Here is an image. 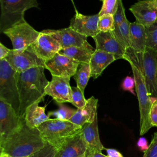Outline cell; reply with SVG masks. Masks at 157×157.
<instances>
[{"instance_id": "6", "label": "cell", "mask_w": 157, "mask_h": 157, "mask_svg": "<svg viewBox=\"0 0 157 157\" xmlns=\"http://www.w3.org/2000/svg\"><path fill=\"white\" fill-rule=\"evenodd\" d=\"M0 33L25 21V12L29 9L38 7L37 0H0Z\"/></svg>"}, {"instance_id": "4", "label": "cell", "mask_w": 157, "mask_h": 157, "mask_svg": "<svg viewBox=\"0 0 157 157\" xmlns=\"http://www.w3.org/2000/svg\"><path fill=\"white\" fill-rule=\"evenodd\" d=\"M45 141L58 150L67 140L80 132L82 126L68 120L49 118L38 128Z\"/></svg>"}, {"instance_id": "14", "label": "cell", "mask_w": 157, "mask_h": 157, "mask_svg": "<svg viewBox=\"0 0 157 157\" xmlns=\"http://www.w3.org/2000/svg\"><path fill=\"white\" fill-rule=\"evenodd\" d=\"M129 10L136 21L145 27L157 21V2L155 0H139L130 7Z\"/></svg>"}, {"instance_id": "19", "label": "cell", "mask_w": 157, "mask_h": 157, "mask_svg": "<svg viewBox=\"0 0 157 157\" xmlns=\"http://www.w3.org/2000/svg\"><path fill=\"white\" fill-rule=\"evenodd\" d=\"M57 157H88L87 147L81 131L57 150Z\"/></svg>"}, {"instance_id": "3", "label": "cell", "mask_w": 157, "mask_h": 157, "mask_svg": "<svg viewBox=\"0 0 157 157\" xmlns=\"http://www.w3.org/2000/svg\"><path fill=\"white\" fill-rule=\"evenodd\" d=\"M124 59L141 72L149 94L157 99V52L148 48L144 52H136L129 47Z\"/></svg>"}, {"instance_id": "25", "label": "cell", "mask_w": 157, "mask_h": 157, "mask_svg": "<svg viewBox=\"0 0 157 157\" xmlns=\"http://www.w3.org/2000/svg\"><path fill=\"white\" fill-rule=\"evenodd\" d=\"M130 23L128 19L121 24L115 26L112 31L113 35L117 40L126 50L130 47L129 42V25Z\"/></svg>"}, {"instance_id": "40", "label": "cell", "mask_w": 157, "mask_h": 157, "mask_svg": "<svg viewBox=\"0 0 157 157\" xmlns=\"http://www.w3.org/2000/svg\"><path fill=\"white\" fill-rule=\"evenodd\" d=\"M91 157H107L106 155H103L102 153H94Z\"/></svg>"}, {"instance_id": "17", "label": "cell", "mask_w": 157, "mask_h": 157, "mask_svg": "<svg viewBox=\"0 0 157 157\" xmlns=\"http://www.w3.org/2000/svg\"><path fill=\"white\" fill-rule=\"evenodd\" d=\"M81 133L87 147L88 157H91L95 153H101L105 150L102 144L98 131V115L92 123H86L82 126Z\"/></svg>"}, {"instance_id": "18", "label": "cell", "mask_w": 157, "mask_h": 157, "mask_svg": "<svg viewBox=\"0 0 157 157\" xmlns=\"http://www.w3.org/2000/svg\"><path fill=\"white\" fill-rule=\"evenodd\" d=\"M55 31L59 37L62 48L77 47L85 48L94 52L96 49L88 42L87 37L76 32L69 26Z\"/></svg>"}, {"instance_id": "29", "label": "cell", "mask_w": 157, "mask_h": 157, "mask_svg": "<svg viewBox=\"0 0 157 157\" xmlns=\"http://www.w3.org/2000/svg\"><path fill=\"white\" fill-rule=\"evenodd\" d=\"M98 28L100 32L112 31L115 28L113 15L111 14H105L99 16Z\"/></svg>"}, {"instance_id": "9", "label": "cell", "mask_w": 157, "mask_h": 157, "mask_svg": "<svg viewBox=\"0 0 157 157\" xmlns=\"http://www.w3.org/2000/svg\"><path fill=\"white\" fill-rule=\"evenodd\" d=\"M3 33L10 39L13 49L21 50L30 47L36 41L40 32L25 20L6 29Z\"/></svg>"}, {"instance_id": "26", "label": "cell", "mask_w": 157, "mask_h": 157, "mask_svg": "<svg viewBox=\"0 0 157 157\" xmlns=\"http://www.w3.org/2000/svg\"><path fill=\"white\" fill-rule=\"evenodd\" d=\"M73 77L76 82L77 86L84 93L85 89L91 77L90 63H80Z\"/></svg>"}, {"instance_id": "2", "label": "cell", "mask_w": 157, "mask_h": 157, "mask_svg": "<svg viewBox=\"0 0 157 157\" xmlns=\"http://www.w3.org/2000/svg\"><path fill=\"white\" fill-rule=\"evenodd\" d=\"M44 67H35L24 72H17L20 107V116L23 117L26 109L35 102L44 101L45 89L48 83Z\"/></svg>"}, {"instance_id": "31", "label": "cell", "mask_w": 157, "mask_h": 157, "mask_svg": "<svg viewBox=\"0 0 157 157\" xmlns=\"http://www.w3.org/2000/svg\"><path fill=\"white\" fill-rule=\"evenodd\" d=\"M29 157H57V150L46 142L45 145L42 149Z\"/></svg>"}, {"instance_id": "8", "label": "cell", "mask_w": 157, "mask_h": 157, "mask_svg": "<svg viewBox=\"0 0 157 157\" xmlns=\"http://www.w3.org/2000/svg\"><path fill=\"white\" fill-rule=\"evenodd\" d=\"M30 47L45 62L52 58L62 49L59 37L54 29L40 31L36 41Z\"/></svg>"}, {"instance_id": "36", "label": "cell", "mask_w": 157, "mask_h": 157, "mask_svg": "<svg viewBox=\"0 0 157 157\" xmlns=\"http://www.w3.org/2000/svg\"><path fill=\"white\" fill-rule=\"evenodd\" d=\"M150 120L152 126L157 127V100L153 102L151 107Z\"/></svg>"}, {"instance_id": "1", "label": "cell", "mask_w": 157, "mask_h": 157, "mask_svg": "<svg viewBox=\"0 0 157 157\" xmlns=\"http://www.w3.org/2000/svg\"><path fill=\"white\" fill-rule=\"evenodd\" d=\"M21 126L7 139L0 144L1 153L12 157H29L46 144L37 128L29 126L21 117Z\"/></svg>"}, {"instance_id": "32", "label": "cell", "mask_w": 157, "mask_h": 157, "mask_svg": "<svg viewBox=\"0 0 157 157\" xmlns=\"http://www.w3.org/2000/svg\"><path fill=\"white\" fill-rule=\"evenodd\" d=\"M117 0H102V6L98 13L99 16L105 14L113 15L117 7Z\"/></svg>"}, {"instance_id": "11", "label": "cell", "mask_w": 157, "mask_h": 157, "mask_svg": "<svg viewBox=\"0 0 157 157\" xmlns=\"http://www.w3.org/2000/svg\"><path fill=\"white\" fill-rule=\"evenodd\" d=\"M21 123V117L12 105L0 99V144L18 129Z\"/></svg>"}, {"instance_id": "23", "label": "cell", "mask_w": 157, "mask_h": 157, "mask_svg": "<svg viewBox=\"0 0 157 157\" xmlns=\"http://www.w3.org/2000/svg\"><path fill=\"white\" fill-rule=\"evenodd\" d=\"M39 103L37 102L29 105L23 116L26 123L33 128H38L50 118L45 113V107L39 106Z\"/></svg>"}, {"instance_id": "33", "label": "cell", "mask_w": 157, "mask_h": 157, "mask_svg": "<svg viewBox=\"0 0 157 157\" xmlns=\"http://www.w3.org/2000/svg\"><path fill=\"white\" fill-rule=\"evenodd\" d=\"M117 7L114 14L113 15L115 26L121 24L127 19L125 15V10L122 0H117Z\"/></svg>"}, {"instance_id": "41", "label": "cell", "mask_w": 157, "mask_h": 157, "mask_svg": "<svg viewBox=\"0 0 157 157\" xmlns=\"http://www.w3.org/2000/svg\"><path fill=\"white\" fill-rule=\"evenodd\" d=\"M0 157H12V156H11L10 155H9L7 153H1Z\"/></svg>"}, {"instance_id": "34", "label": "cell", "mask_w": 157, "mask_h": 157, "mask_svg": "<svg viewBox=\"0 0 157 157\" xmlns=\"http://www.w3.org/2000/svg\"><path fill=\"white\" fill-rule=\"evenodd\" d=\"M143 157H157V132L154 133L151 143L147 150L144 152Z\"/></svg>"}, {"instance_id": "42", "label": "cell", "mask_w": 157, "mask_h": 157, "mask_svg": "<svg viewBox=\"0 0 157 157\" xmlns=\"http://www.w3.org/2000/svg\"><path fill=\"white\" fill-rule=\"evenodd\" d=\"M155 1H156V2H157V0H155Z\"/></svg>"}, {"instance_id": "37", "label": "cell", "mask_w": 157, "mask_h": 157, "mask_svg": "<svg viewBox=\"0 0 157 157\" xmlns=\"http://www.w3.org/2000/svg\"><path fill=\"white\" fill-rule=\"evenodd\" d=\"M137 145L139 147V148L143 151L144 153L147 150L148 146V143H147V140L144 137H140L137 142Z\"/></svg>"}, {"instance_id": "39", "label": "cell", "mask_w": 157, "mask_h": 157, "mask_svg": "<svg viewBox=\"0 0 157 157\" xmlns=\"http://www.w3.org/2000/svg\"><path fill=\"white\" fill-rule=\"evenodd\" d=\"M107 157H123V156L117 150L113 148L105 149Z\"/></svg>"}, {"instance_id": "21", "label": "cell", "mask_w": 157, "mask_h": 157, "mask_svg": "<svg viewBox=\"0 0 157 157\" xmlns=\"http://www.w3.org/2000/svg\"><path fill=\"white\" fill-rule=\"evenodd\" d=\"M115 60L113 55L104 51L95 50L90 61L91 77L94 79L98 78L104 70Z\"/></svg>"}, {"instance_id": "16", "label": "cell", "mask_w": 157, "mask_h": 157, "mask_svg": "<svg viewBox=\"0 0 157 157\" xmlns=\"http://www.w3.org/2000/svg\"><path fill=\"white\" fill-rule=\"evenodd\" d=\"M96 50L113 55L116 59H124L126 50L117 40L112 31L99 32L93 37Z\"/></svg>"}, {"instance_id": "35", "label": "cell", "mask_w": 157, "mask_h": 157, "mask_svg": "<svg viewBox=\"0 0 157 157\" xmlns=\"http://www.w3.org/2000/svg\"><path fill=\"white\" fill-rule=\"evenodd\" d=\"M121 86L124 91H129L132 94L135 95L136 93L134 91V88H136V83L134 77L126 76L123 80Z\"/></svg>"}, {"instance_id": "27", "label": "cell", "mask_w": 157, "mask_h": 157, "mask_svg": "<svg viewBox=\"0 0 157 157\" xmlns=\"http://www.w3.org/2000/svg\"><path fill=\"white\" fill-rule=\"evenodd\" d=\"M58 104V109L54 111L49 112L48 115L49 117L53 116L56 118L61 120H69L75 113L77 110L72 109L64 104L59 103Z\"/></svg>"}, {"instance_id": "15", "label": "cell", "mask_w": 157, "mask_h": 157, "mask_svg": "<svg viewBox=\"0 0 157 157\" xmlns=\"http://www.w3.org/2000/svg\"><path fill=\"white\" fill-rule=\"evenodd\" d=\"M99 17L98 13L84 15L76 11L75 15L71 20L69 27L80 34L93 38L100 32L98 28Z\"/></svg>"}, {"instance_id": "20", "label": "cell", "mask_w": 157, "mask_h": 157, "mask_svg": "<svg viewBox=\"0 0 157 157\" xmlns=\"http://www.w3.org/2000/svg\"><path fill=\"white\" fill-rule=\"evenodd\" d=\"M98 99L94 96L88 98L85 107L77 109L74 115L68 120L74 124L82 126L86 123H92L97 116Z\"/></svg>"}, {"instance_id": "30", "label": "cell", "mask_w": 157, "mask_h": 157, "mask_svg": "<svg viewBox=\"0 0 157 157\" xmlns=\"http://www.w3.org/2000/svg\"><path fill=\"white\" fill-rule=\"evenodd\" d=\"M87 99L85 98L84 93L77 86H72V101L73 104L77 109H82L86 104Z\"/></svg>"}, {"instance_id": "5", "label": "cell", "mask_w": 157, "mask_h": 157, "mask_svg": "<svg viewBox=\"0 0 157 157\" xmlns=\"http://www.w3.org/2000/svg\"><path fill=\"white\" fill-rule=\"evenodd\" d=\"M130 65L135 80V90L139 101L140 112V135L142 136L153 127L150 120V112L152 104L157 99L151 97L149 94L141 72L135 66Z\"/></svg>"}, {"instance_id": "22", "label": "cell", "mask_w": 157, "mask_h": 157, "mask_svg": "<svg viewBox=\"0 0 157 157\" xmlns=\"http://www.w3.org/2000/svg\"><path fill=\"white\" fill-rule=\"evenodd\" d=\"M130 48L136 52H144L147 47L145 27L136 21L129 25Z\"/></svg>"}, {"instance_id": "28", "label": "cell", "mask_w": 157, "mask_h": 157, "mask_svg": "<svg viewBox=\"0 0 157 157\" xmlns=\"http://www.w3.org/2000/svg\"><path fill=\"white\" fill-rule=\"evenodd\" d=\"M147 34V47L157 52V21L150 26L145 27Z\"/></svg>"}, {"instance_id": "13", "label": "cell", "mask_w": 157, "mask_h": 157, "mask_svg": "<svg viewBox=\"0 0 157 157\" xmlns=\"http://www.w3.org/2000/svg\"><path fill=\"white\" fill-rule=\"evenodd\" d=\"M45 64V69L50 71L52 75L71 78L75 74L80 63L58 53Z\"/></svg>"}, {"instance_id": "7", "label": "cell", "mask_w": 157, "mask_h": 157, "mask_svg": "<svg viewBox=\"0 0 157 157\" xmlns=\"http://www.w3.org/2000/svg\"><path fill=\"white\" fill-rule=\"evenodd\" d=\"M0 99L12 105L20 115V101L17 72L6 59L0 60Z\"/></svg>"}, {"instance_id": "24", "label": "cell", "mask_w": 157, "mask_h": 157, "mask_svg": "<svg viewBox=\"0 0 157 157\" xmlns=\"http://www.w3.org/2000/svg\"><path fill=\"white\" fill-rule=\"evenodd\" d=\"M93 53L86 48L77 47L62 48L59 52V53L72 58L80 64L90 63Z\"/></svg>"}, {"instance_id": "12", "label": "cell", "mask_w": 157, "mask_h": 157, "mask_svg": "<svg viewBox=\"0 0 157 157\" xmlns=\"http://www.w3.org/2000/svg\"><path fill=\"white\" fill-rule=\"evenodd\" d=\"M45 95L51 96L57 103L70 102L72 101V86L70 85V78L52 75L45 89Z\"/></svg>"}, {"instance_id": "38", "label": "cell", "mask_w": 157, "mask_h": 157, "mask_svg": "<svg viewBox=\"0 0 157 157\" xmlns=\"http://www.w3.org/2000/svg\"><path fill=\"white\" fill-rule=\"evenodd\" d=\"M10 49L7 48L1 42H0V60L5 59L9 55Z\"/></svg>"}, {"instance_id": "10", "label": "cell", "mask_w": 157, "mask_h": 157, "mask_svg": "<svg viewBox=\"0 0 157 157\" xmlns=\"http://www.w3.org/2000/svg\"><path fill=\"white\" fill-rule=\"evenodd\" d=\"M5 59L17 72H24L29 69L39 66L45 69V62L33 52L31 47L21 50L10 49Z\"/></svg>"}]
</instances>
